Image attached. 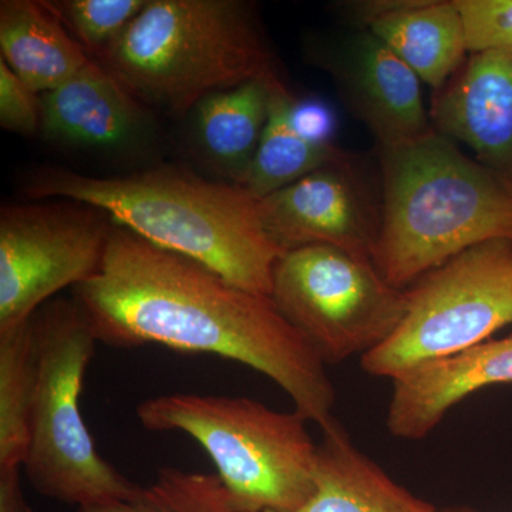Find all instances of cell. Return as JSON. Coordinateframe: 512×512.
I'll list each match as a JSON object with an SVG mask.
<instances>
[{
    "mask_svg": "<svg viewBox=\"0 0 512 512\" xmlns=\"http://www.w3.org/2000/svg\"><path fill=\"white\" fill-rule=\"evenodd\" d=\"M73 301L99 342L224 357L269 377L306 420L319 427L335 420L325 362L271 296L245 291L116 222L99 272L73 288Z\"/></svg>",
    "mask_w": 512,
    "mask_h": 512,
    "instance_id": "cell-1",
    "label": "cell"
},
{
    "mask_svg": "<svg viewBox=\"0 0 512 512\" xmlns=\"http://www.w3.org/2000/svg\"><path fill=\"white\" fill-rule=\"evenodd\" d=\"M25 192L33 201L70 200L100 208L150 244L259 295L271 296L274 268L285 254L266 235L251 192L185 168L157 165L94 177L43 167L29 175Z\"/></svg>",
    "mask_w": 512,
    "mask_h": 512,
    "instance_id": "cell-2",
    "label": "cell"
},
{
    "mask_svg": "<svg viewBox=\"0 0 512 512\" xmlns=\"http://www.w3.org/2000/svg\"><path fill=\"white\" fill-rule=\"evenodd\" d=\"M382 224L373 262L407 289L467 249L512 241V192L476 158L431 130L379 146Z\"/></svg>",
    "mask_w": 512,
    "mask_h": 512,
    "instance_id": "cell-3",
    "label": "cell"
},
{
    "mask_svg": "<svg viewBox=\"0 0 512 512\" xmlns=\"http://www.w3.org/2000/svg\"><path fill=\"white\" fill-rule=\"evenodd\" d=\"M99 63L148 109L173 116L279 74L256 6L244 0H148Z\"/></svg>",
    "mask_w": 512,
    "mask_h": 512,
    "instance_id": "cell-4",
    "label": "cell"
},
{
    "mask_svg": "<svg viewBox=\"0 0 512 512\" xmlns=\"http://www.w3.org/2000/svg\"><path fill=\"white\" fill-rule=\"evenodd\" d=\"M150 431H181L214 461L239 512H293L315 490L318 443L301 413L248 397L174 393L137 407Z\"/></svg>",
    "mask_w": 512,
    "mask_h": 512,
    "instance_id": "cell-5",
    "label": "cell"
},
{
    "mask_svg": "<svg viewBox=\"0 0 512 512\" xmlns=\"http://www.w3.org/2000/svg\"><path fill=\"white\" fill-rule=\"evenodd\" d=\"M35 389L26 476L37 493L92 507L130 494V483L104 460L80 412L87 367L97 340L72 299H55L33 315Z\"/></svg>",
    "mask_w": 512,
    "mask_h": 512,
    "instance_id": "cell-6",
    "label": "cell"
},
{
    "mask_svg": "<svg viewBox=\"0 0 512 512\" xmlns=\"http://www.w3.org/2000/svg\"><path fill=\"white\" fill-rule=\"evenodd\" d=\"M406 292L399 328L360 359L367 375L396 379L421 363L487 342L512 325V241L467 249Z\"/></svg>",
    "mask_w": 512,
    "mask_h": 512,
    "instance_id": "cell-7",
    "label": "cell"
},
{
    "mask_svg": "<svg viewBox=\"0 0 512 512\" xmlns=\"http://www.w3.org/2000/svg\"><path fill=\"white\" fill-rule=\"evenodd\" d=\"M271 298L325 365L379 348L407 308L406 289L387 282L372 259L325 245L286 251Z\"/></svg>",
    "mask_w": 512,
    "mask_h": 512,
    "instance_id": "cell-8",
    "label": "cell"
},
{
    "mask_svg": "<svg viewBox=\"0 0 512 512\" xmlns=\"http://www.w3.org/2000/svg\"><path fill=\"white\" fill-rule=\"evenodd\" d=\"M114 221L93 205L43 200L0 212V335L99 272Z\"/></svg>",
    "mask_w": 512,
    "mask_h": 512,
    "instance_id": "cell-9",
    "label": "cell"
},
{
    "mask_svg": "<svg viewBox=\"0 0 512 512\" xmlns=\"http://www.w3.org/2000/svg\"><path fill=\"white\" fill-rule=\"evenodd\" d=\"M258 202L262 227L282 251L325 245L373 261L382 200L349 154Z\"/></svg>",
    "mask_w": 512,
    "mask_h": 512,
    "instance_id": "cell-10",
    "label": "cell"
},
{
    "mask_svg": "<svg viewBox=\"0 0 512 512\" xmlns=\"http://www.w3.org/2000/svg\"><path fill=\"white\" fill-rule=\"evenodd\" d=\"M308 55L330 74L346 106L379 146L407 143L433 130L419 76L369 30L312 40Z\"/></svg>",
    "mask_w": 512,
    "mask_h": 512,
    "instance_id": "cell-11",
    "label": "cell"
},
{
    "mask_svg": "<svg viewBox=\"0 0 512 512\" xmlns=\"http://www.w3.org/2000/svg\"><path fill=\"white\" fill-rule=\"evenodd\" d=\"M40 134L74 150L140 156L154 147L153 111L96 60L40 96Z\"/></svg>",
    "mask_w": 512,
    "mask_h": 512,
    "instance_id": "cell-12",
    "label": "cell"
},
{
    "mask_svg": "<svg viewBox=\"0 0 512 512\" xmlns=\"http://www.w3.org/2000/svg\"><path fill=\"white\" fill-rule=\"evenodd\" d=\"M429 113L434 130L470 148L512 192V53H470Z\"/></svg>",
    "mask_w": 512,
    "mask_h": 512,
    "instance_id": "cell-13",
    "label": "cell"
},
{
    "mask_svg": "<svg viewBox=\"0 0 512 512\" xmlns=\"http://www.w3.org/2000/svg\"><path fill=\"white\" fill-rule=\"evenodd\" d=\"M500 384H512V333L421 363L393 379L387 429L399 439H424L461 400Z\"/></svg>",
    "mask_w": 512,
    "mask_h": 512,
    "instance_id": "cell-14",
    "label": "cell"
},
{
    "mask_svg": "<svg viewBox=\"0 0 512 512\" xmlns=\"http://www.w3.org/2000/svg\"><path fill=\"white\" fill-rule=\"evenodd\" d=\"M338 9L355 29L379 37L434 92L470 55L456 0H357Z\"/></svg>",
    "mask_w": 512,
    "mask_h": 512,
    "instance_id": "cell-15",
    "label": "cell"
},
{
    "mask_svg": "<svg viewBox=\"0 0 512 512\" xmlns=\"http://www.w3.org/2000/svg\"><path fill=\"white\" fill-rule=\"evenodd\" d=\"M320 431L315 490L293 512H444L397 484L352 443L338 421Z\"/></svg>",
    "mask_w": 512,
    "mask_h": 512,
    "instance_id": "cell-16",
    "label": "cell"
},
{
    "mask_svg": "<svg viewBox=\"0 0 512 512\" xmlns=\"http://www.w3.org/2000/svg\"><path fill=\"white\" fill-rule=\"evenodd\" d=\"M256 79L204 97L192 109V140L221 181L241 184L268 123L271 82Z\"/></svg>",
    "mask_w": 512,
    "mask_h": 512,
    "instance_id": "cell-17",
    "label": "cell"
},
{
    "mask_svg": "<svg viewBox=\"0 0 512 512\" xmlns=\"http://www.w3.org/2000/svg\"><path fill=\"white\" fill-rule=\"evenodd\" d=\"M0 59L40 96L92 60L43 0L0 2Z\"/></svg>",
    "mask_w": 512,
    "mask_h": 512,
    "instance_id": "cell-18",
    "label": "cell"
},
{
    "mask_svg": "<svg viewBox=\"0 0 512 512\" xmlns=\"http://www.w3.org/2000/svg\"><path fill=\"white\" fill-rule=\"evenodd\" d=\"M292 101V93L281 76L275 77L271 82L268 123L254 160L239 184L256 200H262L348 154L336 144H316L302 137L292 126Z\"/></svg>",
    "mask_w": 512,
    "mask_h": 512,
    "instance_id": "cell-19",
    "label": "cell"
},
{
    "mask_svg": "<svg viewBox=\"0 0 512 512\" xmlns=\"http://www.w3.org/2000/svg\"><path fill=\"white\" fill-rule=\"evenodd\" d=\"M32 318L0 335V468L23 467L28 454L35 389Z\"/></svg>",
    "mask_w": 512,
    "mask_h": 512,
    "instance_id": "cell-20",
    "label": "cell"
},
{
    "mask_svg": "<svg viewBox=\"0 0 512 512\" xmlns=\"http://www.w3.org/2000/svg\"><path fill=\"white\" fill-rule=\"evenodd\" d=\"M79 512H239L217 474L161 468L156 480L126 497Z\"/></svg>",
    "mask_w": 512,
    "mask_h": 512,
    "instance_id": "cell-21",
    "label": "cell"
},
{
    "mask_svg": "<svg viewBox=\"0 0 512 512\" xmlns=\"http://www.w3.org/2000/svg\"><path fill=\"white\" fill-rule=\"evenodd\" d=\"M90 59L100 62L148 0H43Z\"/></svg>",
    "mask_w": 512,
    "mask_h": 512,
    "instance_id": "cell-22",
    "label": "cell"
},
{
    "mask_svg": "<svg viewBox=\"0 0 512 512\" xmlns=\"http://www.w3.org/2000/svg\"><path fill=\"white\" fill-rule=\"evenodd\" d=\"M468 52L512 53V0H456Z\"/></svg>",
    "mask_w": 512,
    "mask_h": 512,
    "instance_id": "cell-23",
    "label": "cell"
},
{
    "mask_svg": "<svg viewBox=\"0 0 512 512\" xmlns=\"http://www.w3.org/2000/svg\"><path fill=\"white\" fill-rule=\"evenodd\" d=\"M40 94L33 92L0 59V126L22 137L40 134Z\"/></svg>",
    "mask_w": 512,
    "mask_h": 512,
    "instance_id": "cell-24",
    "label": "cell"
},
{
    "mask_svg": "<svg viewBox=\"0 0 512 512\" xmlns=\"http://www.w3.org/2000/svg\"><path fill=\"white\" fill-rule=\"evenodd\" d=\"M291 121L295 130L306 140L316 144H335L338 117L326 101L318 97H306L291 104Z\"/></svg>",
    "mask_w": 512,
    "mask_h": 512,
    "instance_id": "cell-25",
    "label": "cell"
},
{
    "mask_svg": "<svg viewBox=\"0 0 512 512\" xmlns=\"http://www.w3.org/2000/svg\"><path fill=\"white\" fill-rule=\"evenodd\" d=\"M22 467L0 468V512H32L22 488Z\"/></svg>",
    "mask_w": 512,
    "mask_h": 512,
    "instance_id": "cell-26",
    "label": "cell"
},
{
    "mask_svg": "<svg viewBox=\"0 0 512 512\" xmlns=\"http://www.w3.org/2000/svg\"><path fill=\"white\" fill-rule=\"evenodd\" d=\"M444 512H477L471 510V508L461 507V508H451V510H446Z\"/></svg>",
    "mask_w": 512,
    "mask_h": 512,
    "instance_id": "cell-27",
    "label": "cell"
}]
</instances>
